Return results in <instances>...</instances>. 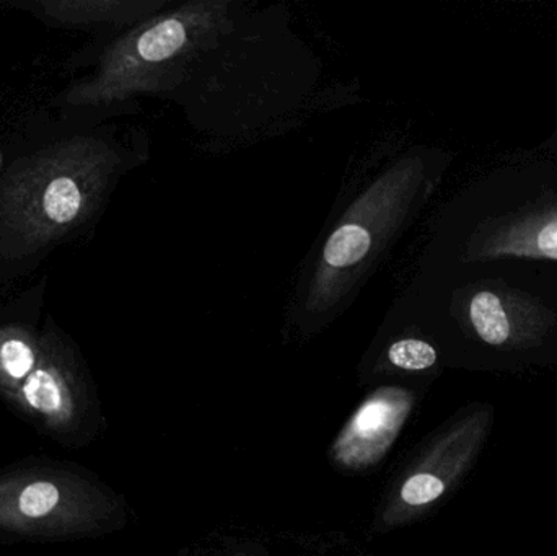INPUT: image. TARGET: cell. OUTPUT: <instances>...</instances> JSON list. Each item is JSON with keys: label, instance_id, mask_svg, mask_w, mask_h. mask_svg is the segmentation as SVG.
<instances>
[{"label": "cell", "instance_id": "5b68a950", "mask_svg": "<svg viewBox=\"0 0 557 556\" xmlns=\"http://www.w3.org/2000/svg\"><path fill=\"white\" fill-rule=\"evenodd\" d=\"M42 202L52 221L69 222L81 209V191L71 178H55L46 188Z\"/></svg>", "mask_w": 557, "mask_h": 556}, {"label": "cell", "instance_id": "9c48e42d", "mask_svg": "<svg viewBox=\"0 0 557 556\" xmlns=\"http://www.w3.org/2000/svg\"><path fill=\"white\" fill-rule=\"evenodd\" d=\"M59 492L52 483L36 482L26 486L20 496V511L28 518H41L54 509Z\"/></svg>", "mask_w": 557, "mask_h": 556}, {"label": "cell", "instance_id": "7a4b0ae2", "mask_svg": "<svg viewBox=\"0 0 557 556\" xmlns=\"http://www.w3.org/2000/svg\"><path fill=\"white\" fill-rule=\"evenodd\" d=\"M411 405L412 395L403 388L383 387L370 395L333 444L334 459L349 469L379 462L398 437Z\"/></svg>", "mask_w": 557, "mask_h": 556}, {"label": "cell", "instance_id": "8992f818", "mask_svg": "<svg viewBox=\"0 0 557 556\" xmlns=\"http://www.w3.org/2000/svg\"><path fill=\"white\" fill-rule=\"evenodd\" d=\"M388 359L395 368L403 371H428L437 362V351L428 342L405 338L389 346Z\"/></svg>", "mask_w": 557, "mask_h": 556}, {"label": "cell", "instance_id": "ba28073f", "mask_svg": "<svg viewBox=\"0 0 557 556\" xmlns=\"http://www.w3.org/2000/svg\"><path fill=\"white\" fill-rule=\"evenodd\" d=\"M444 480L434 473H414L406 480L405 485L401 486V499L408 506H414V508H421V506L431 505V503L437 502L445 493Z\"/></svg>", "mask_w": 557, "mask_h": 556}, {"label": "cell", "instance_id": "6da1fadb", "mask_svg": "<svg viewBox=\"0 0 557 556\" xmlns=\"http://www.w3.org/2000/svg\"><path fill=\"white\" fill-rule=\"evenodd\" d=\"M422 176L421 160H403L380 176L331 232L311 284V307L333 306L396 225L405 219Z\"/></svg>", "mask_w": 557, "mask_h": 556}, {"label": "cell", "instance_id": "277c9868", "mask_svg": "<svg viewBox=\"0 0 557 556\" xmlns=\"http://www.w3.org/2000/svg\"><path fill=\"white\" fill-rule=\"evenodd\" d=\"M470 320L474 332L486 345H506L512 335L506 304L493 291L474 294L470 302Z\"/></svg>", "mask_w": 557, "mask_h": 556}, {"label": "cell", "instance_id": "52a82bcc", "mask_svg": "<svg viewBox=\"0 0 557 556\" xmlns=\"http://www.w3.org/2000/svg\"><path fill=\"white\" fill-rule=\"evenodd\" d=\"M23 395H25L29 407L41 411V413L52 415L62 408V391L58 381L54 375L41 371V369L28 375L25 387H23Z\"/></svg>", "mask_w": 557, "mask_h": 556}, {"label": "cell", "instance_id": "30bf717a", "mask_svg": "<svg viewBox=\"0 0 557 556\" xmlns=\"http://www.w3.org/2000/svg\"><path fill=\"white\" fill-rule=\"evenodd\" d=\"M0 359H2V366L7 374L13 379H22L28 375L33 362H35L32 349L18 339H10V342L3 343L2 349H0Z\"/></svg>", "mask_w": 557, "mask_h": 556}, {"label": "cell", "instance_id": "3957f363", "mask_svg": "<svg viewBox=\"0 0 557 556\" xmlns=\"http://www.w3.org/2000/svg\"><path fill=\"white\" fill-rule=\"evenodd\" d=\"M481 260L532 258L557 261V208L500 225L480 248Z\"/></svg>", "mask_w": 557, "mask_h": 556}]
</instances>
